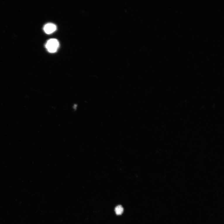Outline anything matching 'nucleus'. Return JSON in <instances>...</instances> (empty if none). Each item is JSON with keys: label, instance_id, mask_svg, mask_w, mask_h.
Here are the masks:
<instances>
[{"label": "nucleus", "instance_id": "1", "mask_svg": "<svg viewBox=\"0 0 224 224\" xmlns=\"http://www.w3.org/2000/svg\"><path fill=\"white\" fill-rule=\"evenodd\" d=\"M59 46V42L56 39H51L48 41L46 47L48 51L50 53L56 52Z\"/></svg>", "mask_w": 224, "mask_h": 224}, {"label": "nucleus", "instance_id": "2", "mask_svg": "<svg viewBox=\"0 0 224 224\" xmlns=\"http://www.w3.org/2000/svg\"><path fill=\"white\" fill-rule=\"evenodd\" d=\"M56 30V26L54 24L48 23L44 27V30L48 35L51 34Z\"/></svg>", "mask_w": 224, "mask_h": 224}, {"label": "nucleus", "instance_id": "3", "mask_svg": "<svg viewBox=\"0 0 224 224\" xmlns=\"http://www.w3.org/2000/svg\"><path fill=\"white\" fill-rule=\"evenodd\" d=\"M123 211L124 209L121 206H118L115 208V211L117 215H121L123 213Z\"/></svg>", "mask_w": 224, "mask_h": 224}]
</instances>
